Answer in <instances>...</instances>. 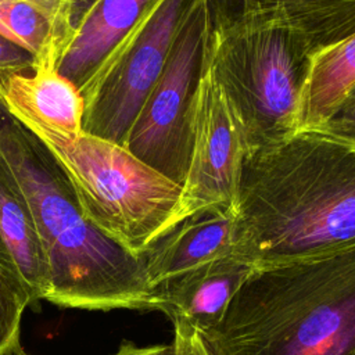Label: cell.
Instances as JSON below:
<instances>
[{
	"label": "cell",
	"instance_id": "30bf717a",
	"mask_svg": "<svg viewBox=\"0 0 355 355\" xmlns=\"http://www.w3.org/2000/svg\"><path fill=\"white\" fill-rule=\"evenodd\" d=\"M58 55L35 62L0 89V104L15 121H29L61 133L83 132L85 101L79 87L60 73Z\"/></svg>",
	"mask_w": 355,
	"mask_h": 355
},
{
	"label": "cell",
	"instance_id": "9a60e30c",
	"mask_svg": "<svg viewBox=\"0 0 355 355\" xmlns=\"http://www.w3.org/2000/svg\"><path fill=\"white\" fill-rule=\"evenodd\" d=\"M243 12H259L286 25L312 51L355 32V0H247Z\"/></svg>",
	"mask_w": 355,
	"mask_h": 355
},
{
	"label": "cell",
	"instance_id": "44dd1931",
	"mask_svg": "<svg viewBox=\"0 0 355 355\" xmlns=\"http://www.w3.org/2000/svg\"><path fill=\"white\" fill-rule=\"evenodd\" d=\"M58 11L76 31L87 11L97 0H28Z\"/></svg>",
	"mask_w": 355,
	"mask_h": 355
},
{
	"label": "cell",
	"instance_id": "ffe728a7",
	"mask_svg": "<svg viewBox=\"0 0 355 355\" xmlns=\"http://www.w3.org/2000/svg\"><path fill=\"white\" fill-rule=\"evenodd\" d=\"M337 137L355 143V96L349 97L331 121L322 129Z\"/></svg>",
	"mask_w": 355,
	"mask_h": 355
},
{
	"label": "cell",
	"instance_id": "52a82bcc",
	"mask_svg": "<svg viewBox=\"0 0 355 355\" xmlns=\"http://www.w3.org/2000/svg\"><path fill=\"white\" fill-rule=\"evenodd\" d=\"M189 0H154L126 39L79 87L83 132L123 146L168 60Z\"/></svg>",
	"mask_w": 355,
	"mask_h": 355
},
{
	"label": "cell",
	"instance_id": "ba28073f",
	"mask_svg": "<svg viewBox=\"0 0 355 355\" xmlns=\"http://www.w3.org/2000/svg\"><path fill=\"white\" fill-rule=\"evenodd\" d=\"M211 0H189L168 60L123 146L180 183L186 165V115L212 29Z\"/></svg>",
	"mask_w": 355,
	"mask_h": 355
},
{
	"label": "cell",
	"instance_id": "e0dca14e",
	"mask_svg": "<svg viewBox=\"0 0 355 355\" xmlns=\"http://www.w3.org/2000/svg\"><path fill=\"white\" fill-rule=\"evenodd\" d=\"M29 298L0 263V355H12L21 348V322Z\"/></svg>",
	"mask_w": 355,
	"mask_h": 355
},
{
	"label": "cell",
	"instance_id": "8992f818",
	"mask_svg": "<svg viewBox=\"0 0 355 355\" xmlns=\"http://www.w3.org/2000/svg\"><path fill=\"white\" fill-rule=\"evenodd\" d=\"M257 143L208 44L186 115V165L175 227L198 215H237L243 171Z\"/></svg>",
	"mask_w": 355,
	"mask_h": 355
},
{
	"label": "cell",
	"instance_id": "7402d4cb",
	"mask_svg": "<svg viewBox=\"0 0 355 355\" xmlns=\"http://www.w3.org/2000/svg\"><path fill=\"white\" fill-rule=\"evenodd\" d=\"M112 355H175L173 344H154L139 347L133 343L125 341L119 345L116 352Z\"/></svg>",
	"mask_w": 355,
	"mask_h": 355
},
{
	"label": "cell",
	"instance_id": "9c48e42d",
	"mask_svg": "<svg viewBox=\"0 0 355 355\" xmlns=\"http://www.w3.org/2000/svg\"><path fill=\"white\" fill-rule=\"evenodd\" d=\"M254 269V263L236 254L196 268L155 287L158 311L172 323H186L204 333L220 323Z\"/></svg>",
	"mask_w": 355,
	"mask_h": 355
},
{
	"label": "cell",
	"instance_id": "cb8c5ba5",
	"mask_svg": "<svg viewBox=\"0 0 355 355\" xmlns=\"http://www.w3.org/2000/svg\"><path fill=\"white\" fill-rule=\"evenodd\" d=\"M352 96H355V89H354V92H352V94L349 97H352Z\"/></svg>",
	"mask_w": 355,
	"mask_h": 355
},
{
	"label": "cell",
	"instance_id": "2e32d148",
	"mask_svg": "<svg viewBox=\"0 0 355 355\" xmlns=\"http://www.w3.org/2000/svg\"><path fill=\"white\" fill-rule=\"evenodd\" d=\"M73 28L55 10L28 0H0V35L35 57L58 55L73 37Z\"/></svg>",
	"mask_w": 355,
	"mask_h": 355
},
{
	"label": "cell",
	"instance_id": "277c9868",
	"mask_svg": "<svg viewBox=\"0 0 355 355\" xmlns=\"http://www.w3.org/2000/svg\"><path fill=\"white\" fill-rule=\"evenodd\" d=\"M53 159L83 216L135 255L175 227L182 186L125 146L17 121Z\"/></svg>",
	"mask_w": 355,
	"mask_h": 355
},
{
	"label": "cell",
	"instance_id": "3957f363",
	"mask_svg": "<svg viewBox=\"0 0 355 355\" xmlns=\"http://www.w3.org/2000/svg\"><path fill=\"white\" fill-rule=\"evenodd\" d=\"M200 334L212 355H355V248L255 266Z\"/></svg>",
	"mask_w": 355,
	"mask_h": 355
},
{
	"label": "cell",
	"instance_id": "7c38bea8",
	"mask_svg": "<svg viewBox=\"0 0 355 355\" xmlns=\"http://www.w3.org/2000/svg\"><path fill=\"white\" fill-rule=\"evenodd\" d=\"M0 263L22 287L31 306L46 301L50 276L33 216L0 164Z\"/></svg>",
	"mask_w": 355,
	"mask_h": 355
},
{
	"label": "cell",
	"instance_id": "7a4b0ae2",
	"mask_svg": "<svg viewBox=\"0 0 355 355\" xmlns=\"http://www.w3.org/2000/svg\"><path fill=\"white\" fill-rule=\"evenodd\" d=\"M0 164L18 187L46 255V301L87 311H158L143 255L87 220L67 180L40 146L0 104Z\"/></svg>",
	"mask_w": 355,
	"mask_h": 355
},
{
	"label": "cell",
	"instance_id": "4fadbf2b",
	"mask_svg": "<svg viewBox=\"0 0 355 355\" xmlns=\"http://www.w3.org/2000/svg\"><path fill=\"white\" fill-rule=\"evenodd\" d=\"M355 89V32L308 53L300 86L297 130H318Z\"/></svg>",
	"mask_w": 355,
	"mask_h": 355
},
{
	"label": "cell",
	"instance_id": "8fae6325",
	"mask_svg": "<svg viewBox=\"0 0 355 355\" xmlns=\"http://www.w3.org/2000/svg\"><path fill=\"white\" fill-rule=\"evenodd\" d=\"M234 239L236 214L232 211L207 212L182 222L141 254L151 288L233 255Z\"/></svg>",
	"mask_w": 355,
	"mask_h": 355
},
{
	"label": "cell",
	"instance_id": "603a6c76",
	"mask_svg": "<svg viewBox=\"0 0 355 355\" xmlns=\"http://www.w3.org/2000/svg\"><path fill=\"white\" fill-rule=\"evenodd\" d=\"M12 355H31V354H28V352L21 347V348H19L17 352H14Z\"/></svg>",
	"mask_w": 355,
	"mask_h": 355
},
{
	"label": "cell",
	"instance_id": "5bb4252c",
	"mask_svg": "<svg viewBox=\"0 0 355 355\" xmlns=\"http://www.w3.org/2000/svg\"><path fill=\"white\" fill-rule=\"evenodd\" d=\"M154 0H97L61 53L58 71L80 87L137 25Z\"/></svg>",
	"mask_w": 355,
	"mask_h": 355
},
{
	"label": "cell",
	"instance_id": "ac0fdd59",
	"mask_svg": "<svg viewBox=\"0 0 355 355\" xmlns=\"http://www.w3.org/2000/svg\"><path fill=\"white\" fill-rule=\"evenodd\" d=\"M35 57L0 35V89L14 75L32 72Z\"/></svg>",
	"mask_w": 355,
	"mask_h": 355
},
{
	"label": "cell",
	"instance_id": "5b68a950",
	"mask_svg": "<svg viewBox=\"0 0 355 355\" xmlns=\"http://www.w3.org/2000/svg\"><path fill=\"white\" fill-rule=\"evenodd\" d=\"M209 46L258 144L297 130L306 49L282 22L258 12L212 28Z\"/></svg>",
	"mask_w": 355,
	"mask_h": 355
},
{
	"label": "cell",
	"instance_id": "6da1fadb",
	"mask_svg": "<svg viewBox=\"0 0 355 355\" xmlns=\"http://www.w3.org/2000/svg\"><path fill=\"white\" fill-rule=\"evenodd\" d=\"M355 248V143L300 130L247 159L234 254L255 266Z\"/></svg>",
	"mask_w": 355,
	"mask_h": 355
},
{
	"label": "cell",
	"instance_id": "d6986e66",
	"mask_svg": "<svg viewBox=\"0 0 355 355\" xmlns=\"http://www.w3.org/2000/svg\"><path fill=\"white\" fill-rule=\"evenodd\" d=\"M175 355H212L205 345L202 336L186 323H173Z\"/></svg>",
	"mask_w": 355,
	"mask_h": 355
}]
</instances>
